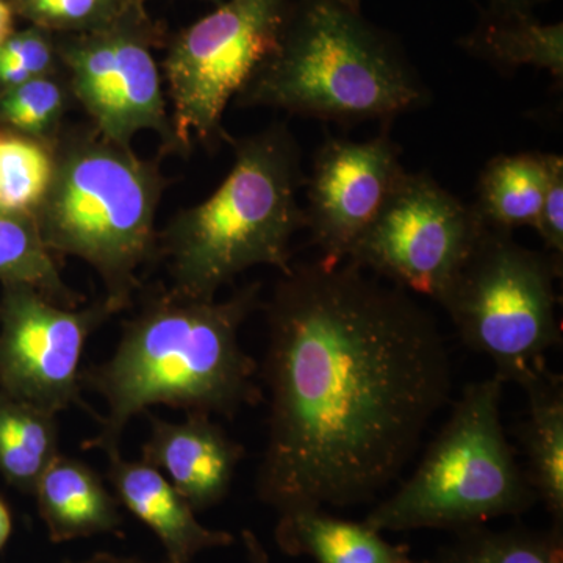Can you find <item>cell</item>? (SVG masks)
Instances as JSON below:
<instances>
[{
  "label": "cell",
  "instance_id": "1",
  "mask_svg": "<svg viewBox=\"0 0 563 563\" xmlns=\"http://www.w3.org/2000/svg\"><path fill=\"white\" fill-rule=\"evenodd\" d=\"M266 324L262 501L279 512L374 501L450 399L439 322L409 291L346 261L291 265Z\"/></svg>",
  "mask_w": 563,
  "mask_h": 563
},
{
  "label": "cell",
  "instance_id": "2",
  "mask_svg": "<svg viewBox=\"0 0 563 563\" xmlns=\"http://www.w3.org/2000/svg\"><path fill=\"white\" fill-rule=\"evenodd\" d=\"M258 306L261 284L224 301L190 298L172 287L151 292L125 322L113 354L81 372V385L107 404L101 431L87 446L107 457L120 453L129 422L154 406L233 417L261 401L257 363L239 340Z\"/></svg>",
  "mask_w": 563,
  "mask_h": 563
},
{
  "label": "cell",
  "instance_id": "3",
  "mask_svg": "<svg viewBox=\"0 0 563 563\" xmlns=\"http://www.w3.org/2000/svg\"><path fill=\"white\" fill-rule=\"evenodd\" d=\"M428 99L402 52L366 20L361 0H299L279 46L233 101L354 125L390 124Z\"/></svg>",
  "mask_w": 563,
  "mask_h": 563
},
{
  "label": "cell",
  "instance_id": "4",
  "mask_svg": "<svg viewBox=\"0 0 563 563\" xmlns=\"http://www.w3.org/2000/svg\"><path fill=\"white\" fill-rule=\"evenodd\" d=\"M232 169L206 201L177 211L158 232L173 290L195 299L218 291L254 266L291 268V240L306 229L298 192L306 187L301 147L285 122L233 140Z\"/></svg>",
  "mask_w": 563,
  "mask_h": 563
},
{
  "label": "cell",
  "instance_id": "5",
  "mask_svg": "<svg viewBox=\"0 0 563 563\" xmlns=\"http://www.w3.org/2000/svg\"><path fill=\"white\" fill-rule=\"evenodd\" d=\"M55 172L35 218L52 255L77 257L95 269L114 312L139 290L141 266L158 254V203L168 180L157 161L98 132L58 135Z\"/></svg>",
  "mask_w": 563,
  "mask_h": 563
},
{
  "label": "cell",
  "instance_id": "6",
  "mask_svg": "<svg viewBox=\"0 0 563 563\" xmlns=\"http://www.w3.org/2000/svg\"><path fill=\"white\" fill-rule=\"evenodd\" d=\"M498 376L466 385L420 465L365 518L376 531L479 528L539 501L501 421Z\"/></svg>",
  "mask_w": 563,
  "mask_h": 563
},
{
  "label": "cell",
  "instance_id": "7",
  "mask_svg": "<svg viewBox=\"0 0 563 563\" xmlns=\"http://www.w3.org/2000/svg\"><path fill=\"white\" fill-rule=\"evenodd\" d=\"M562 263L485 229L440 306L463 344L490 358L495 376L520 385L562 342L555 280Z\"/></svg>",
  "mask_w": 563,
  "mask_h": 563
},
{
  "label": "cell",
  "instance_id": "8",
  "mask_svg": "<svg viewBox=\"0 0 563 563\" xmlns=\"http://www.w3.org/2000/svg\"><path fill=\"white\" fill-rule=\"evenodd\" d=\"M290 9L287 0H228L173 41L162 69L177 154L229 140L224 111L279 46Z\"/></svg>",
  "mask_w": 563,
  "mask_h": 563
},
{
  "label": "cell",
  "instance_id": "9",
  "mask_svg": "<svg viewBox=\"0 0 563 563\" xmlns=\"http://www.w3.org/2000/svg\"><path fill=\"white\" fill-rule=\"evenodd\" d=\"M473 203L426 173H406L347 262L442 302L485 232Z\"/></svg>",
  "mask_w": 563,
  "mask_h": 563
},
{
  "label": "cell",
  "instance_id": "10",
  "mask_svg": "<svg viewBox=\"0 0 563 563\" xmlns=\"http://www.w3.org/2000/svg\"><path fill=\"white\" fill-rule=\"evenodd\" d=\"M152 35L143 14L66 40L57 47L58 58L68 70L70 95L99 135L131 146L136 133L151 131L161 136L163 150L176 152Z\"/></svg>",
  "mask_w": 563,
  "mask_h": 563
},
{
  "label": "cell",
  "instance_id": "11",
  "mask_svg": "<svg viewBox=\"0 0 563 563\" xmlns=\"http://www.w3.org/2000/svg\"><path fill=\"white\" fill-rule=\"evenodd\" d=\"M114 313L106 299L70 309L25 285H5L0 306V391L52 415L84 407L85 344Z\"/></svg>",
  "mask_w": 563,
  "mask_h": 563
},
{
  "label": "cell",
  "instance_id": "12",
  "mask_svg": "<svg viewBox=\"0 0 563 563\" xmlns=\"http://www.w3.org/2000/svg\"><path fill=\"white\" fill-rule=\"evenodd\" d=\"M388 125L366 141L328 133L314 154L303 211L312 244L321 252L318 262L325 268L347 261L407 173Z\"/></svg>",
  "mask_w": 563,
  "mask_h": 563
},
{
  "label": "cell",
  "instance_id": "13",
  "mask_svg": "<svg viewBox=\"0 0 563 563\" xmlns=\"http://www.w3.org/2000/svg\"><path fill=\"white\" fill-rule=\"evenodd\" d=\"M143 461L155 466L195 510L209 509L231 490L244 448L210 415L187 413L184 421L150 418Z\"/></svg>",
  "mask_w": 563,
  "mask_h": 563
},
{
  "label": "cell",
  "instance_id": "14",
  "mask_svg": "<svg viewBox=\"0 0 563 563\" xmlns=\"http://www.w3.org/2000/svg\"><path fill=\"white\" fill-rule=\"evenodd\" d=\"M109 479L118 503L161 540L169 563H190L202 551L229 547L231 533L199 523L196 510L155 466L109 455Z\"/></svg>",
  "mask_w": 563,
  "mask_h": 563
},
{
  "label": "cell",
  "instance_id": "15",
  "mask_svg": "<svg viewBox=\"0 0 563 563\" xmlns=\"http://www.w3.org/2000/svg\"><path fill=\"white\" fill-rule=\"evenodd\" d=\"M33 495L54 543L121 528L120 503L107 490L101 476L77 459L58 455L40 477Z\"/></svg>",
  "mask_w": 563,
  "mask_h": 563
},
{
  "label": "cell",
  "instance_id": "16",
  "mask_svg": "<svg viewBox=\"0 0 563 563\" xmlns=\"http://www.w3.org/2000/svg\"><path fill=\"white\" fill-rule=\"evenodd\" d=\"M528 396V415L520 439L526 455V477L554 520L563 521V380L547 368L533 372L520 384Z\"/></svg>",
  "mask_w": 563,
  "mask_h": 563
},
{
  "label": "cell",
  "instance_id": "17",
  "mask_svg": "<svg viewBox=\"0 0 563 563\" xmlns=\"http://www.w3.org/2000/svg\"><path fill=\"white\" fill-rule=\"evenodd\" d=\"M276 542L284 553L317 563H412L406 544L387 542L365 521L343 520L313 507L280 512Z\"/></svg>",
  "mask_w": 563,
  "mask_h": 563
},
{
  "label": "cell",
  "instance_id": "18",
  "mask_svg": "<svg viewBox=\"0 0 563 563\" xmlns=\"http://www.w3.org/2000/svg\"><path fill=\"white\" fill-rule=\"evenodd\" d=\"M550 177V154L498 155L485 165L473 203L485 228L514 233L536 228Z\"/></svg>",
  "mask_w": 563,
  "mask_h": 563
},
{
  "label": "cell",
  "instance_id": "19",
  "mask_svg": "<svg viewBox=\"0 0 563 563\" xmlns=\"http://www.w3.org/2000/svg\"><path fill=\"white\" fill-rule=\"evenodd\" d=\"M462 46L476 57L501 68L547 69L562 87L563 25L542 24L528 10L495 9L477 25Z\"/></svg>",
  "mask_w": 563,
  "mask_h": 563
},
{
  "label": "cell",
  "instance_id": "20",
  "mask_svg": "<svg viewBox=\"0 0 563 563\" xmlns=\"http://www.w3.org/2000/svg\"><path fill=\"white\" fill-rule=\"evenodd\" d=\"M58 455L57 415L0 391V474L7 483L33 493Z\"/></svg>",
  "mask_w": 563,
  "mask_h": 563
},
{
  "label": "cell",
  "instance_id": "21",
  "mask_svg": "<svg viewBox=\"0 0 563 563\" xmlns=\"http://www.w3.org/2000/svg\"><path fill=\"white\" fill-rule=\"evenodd\" d=\"M0 280L25 285L58 306L79 307V295L63 282L54 255L41 240L35 218L0 210Z\"/></svg>",
  "mask_w": 563,
  "mask_h": 563
},
{
  "label": "cell",
  "instance_id": "22",
  "mask_svg": "<svg viewBox=\"0 0 563 563\" xmlns=\"http://www.w3.org/2000/svg\"><path fill=\"white\" fill-rule=\"evenodd\" d=\"M54 143L0 132V210L35 214L54 177Z\"/></svg>",
  "mask_w": 563,
  "mask_h": 563
},
{
  "label": "cell",
  "instance_id": "23",
  "mask_svg": "<svg viewBox=\"0 0 563 563\" xmlns=\"http://www.w3.org/2000/svg\"><path fill=\"white\" fill-rule=\"evenodd\" d=\"M440 563H563L562 529H466L443 551Z\"/></svg>",
  "mask_w": 563,
  "mask_h": 563
},
{
  "label": "cell",
  "instance_id": "24",
  "mask_svg": "<svg viewBox=\"0 0 563 563\" xmlns=\"http://www.w3.org/2000/svg\"><path fill=\"white\" fill-rule=\"evenodd\" d=\"M68 84L55 76L41 77L0 95V120L14 132L54 143L68 102Z\"/></svg>",
  "mask_w": 563,
  "mask_h": 563
},
{
  "label": "cell",
  "instance_id": "25",
  "mask_svg": "<svg viewBox=\"0 0 563 563\" xmlns=\"http://www.w3.org/2000/svg\"><path fill=\"white\" fill-rule=\"evenodd\" d=\"M18 10L46 32L107 31L143 16L140 0H16Z\"/></svg>",
  "mask_w": 563,
  "mask_h": 563
},
{
  "label": "cell",
  "instance_id": "26",
  "mask_svg": "<svg viewBox=\"0 0 563 563\" xmlns=\"http://www.w3.org/2000/svg\"><path fill=\"white\" fill-rule=\"evenodd\" d=\"M58 62L57 47L43 29L11 33L0 44V87L7 90L25 81L55 76Z\"/></svg>",
  "mask_w": 563,
  "mask_h": 563
},
{
  "label": "cell",
  "instance_id": "27",
  "mask_svg": "<svg viewBox=\"0 0 563 563\" xmlns=\"http://www.w3.org/2000/svg\"><path fill=\"white\" fill-rule=\"evenodd\" d=\"M543 251L563 265V158L550 154V177L536 222Z\"/></svg>",
  "mask_w": 563,
  "mask_h": 563
},
{
  "label": "cell",
  "instance_id": "28",
  "mask_svg": "<svg viewBox=\"0 0 563 563\" xmlns=\"http://www.w3.org/2000/svg\"><path fill=\"white\" fill-rule=\"evenodd\" d=\"M242 539L244 548H246L247 561L250 563H272L265 548L262 547L261 540L251 531H243Z\"/></svg>",
  "mask_w": 563,
  "mask_h": 563
},
{
  "label": "cell",
  "instance_id": "29",
  "mask_svg": "<svg viewBox=\"0 0 563 563\" xmlns=\"http://www.w3.org/2000/svg\"><path fill=\"white\" fill-rule=\"evenodd\" d=\"M13 9L7 0H0V44L13 33Z\"/></svg>",
  "mask_w": 563,
  "mask_h": 563
},
{
  "label": "cell",
  "instance_id": "30",
  "mask_svg": "<svg viewBox=\"0 0 563 563\" xmlns=\"http://www.w3.org/2000/svg\"><path fill=\"white\" fill-rule=\"evenodd\" d=\"M11 529H13V521H11L9 507L0 499V550L9 542Z\"/></svg>",
  "mask_w": 563,
  "mask_h": 563
},
{
  "label": "cell",
  "instance_id": "31",
  "mask_svg": "<svg viewBox=\"0 0 563 563\" xmlns=\"http://www.w3.org/2000/svg\"><path fill=\"white\" fill-rule=\"evenodd\" d=\"M77 563H147L144 561H139V559L131 558H118V555L99 553L92 555V558L87 559V561H81ZM169 563V562H168Z\"/></svg>",
  "mask_w": 563,
  "mask_h": 563
},
{
  "label": "cell",
  "instance_id": "32",
  "mask_svg": "<svg viewBox=\"0 0 563 563\" xmlns=\"http://www.w3.org/2000/svg\"><path fill=\"white\" fill-rule=\"evenodd\" d=\"M529 2H531V0H493L495 9L526 10L528 9Z\"/></svg>",
  "mask_w": 563,
  "mask_h": 563
},
{
  "label": "cell",
  "instance_id": "33",
  "mask_svg": "<svg viewBox=\"0 0 563 563\" xmlns=\"http://www.w3.org/2000/svg\"><path fill=\"white\" fill-rule=\"evenodd\" d=\"M209 2L218 3V5H220V3L222 2V0H209Z\"/></svg>",
  "mask_w": 563,
  "mask_h": 563
}]
</instances>
